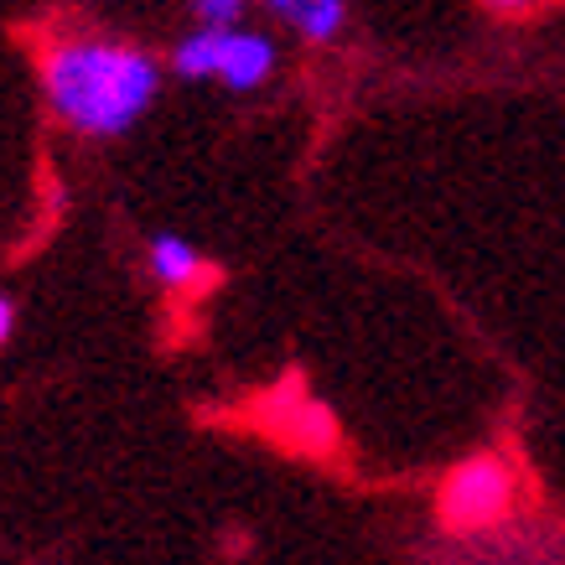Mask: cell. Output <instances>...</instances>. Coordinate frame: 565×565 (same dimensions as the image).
<instances>
[{"mask_svg": "<svg viewBox=\"0 0 565 565\" xmlns=\"http://www.w3.org/2000/svg\"><path fill=\"white\" fill-rule=\"evenodd\" d=\"M161 88V63L115 36H63L42 52L47 109L73 136L115 140L146 120Z\"/></svg>", "mask_w": 565, "mask_h": 565, "instance_id": "6da1fadb", "label": "cell"}, {"mask_svg": "<svg viewBox=\"0 0 565 565\" xmlns=\"http://www.w3.org/2000/svg\"><path fill=\"white\" fill-rule=\"evenodd\" d=\"M275 63H280V52H275L270 36L255 32V26H239V21H228V26L203 21L198 32H188L172 47L177 78H192V84L213 78V84L234 88V94L259 88L275 73Z\"/></svg>", "mask_w": 565, "mask_h": 565, "instance_id": "7a4b0ae2", "label": "cell"}, {"mask_svg": "<svg viewBox=\"0 0 565 565\" xmlns=\"http://www.w3.org/2000/svg\"><path fill=\"white\" fill-rule=\"evenodd\" d=\"M519 498L514 467L482 451V457H467L462 467H451L441 482V498H436V514H441L446 530H488L498 519H509Z\"/></svg>", "mask_w": 565, "mask_h": 565, "instance_id": "3957f363", "label": "cell"}, {"mask_svg": "<svg viewBox=\"0 0 565 565\" xmlns=\"http://www.w3.org/2000/svg\"><path fill=\"white\" fill-rule=\"evenodd\" d=\"M146 265H151V275L167 291H188V296H203L223 280L218 265H213L198 244L177 239V234H156V239L146 244Z\"/></svg>", "mask_w": 565, "mask_h": 565, "instance_id": "277c9868", "label": "cell"}, {"mask_svg": "<svg viewBox=\"0 0 565 565\" xmlns=\"http://www.w3.org/2000/svg\"><path fill=\"white\" fill-rule=\"evenodd\" d=\"M270 17H280L301 42H338L348 26V0H259Z\"/></svg>", "mask_w": 565, "mask_h": 565, "instance_id": "5b68a950", "label": "cell"}, {"mask_svg": "<svg viewBox=\"0 0 565 565\" xmlns=\"http://www.w3.org/2000/svg\"><path fill=\"white\" fill-rule=\"evenodd\" d=\"M188 6H192V17H198V21L228 26V21H239V17H244V6H249V0H188Z\"/></svg>", "mask_w": 565, "mask_h": 565, "instance_id": "8992f818", "label": "cell"}, {"mask_svg": "<svg viewBox=\"0 0 565 565\" xmlns=\"http://www.w3.org/2000/svg\"><path fill=\"white\" fill-rule=\"evenodd\" d=\"M488 11H498V17H530V11H540V6H550V0H482Z\"/></svg>", "mask_w": 565, "mask_h": 565, "instance_id": "52a82bcc", "label": "cell"}, {"mask_svg": "<svg viewBox=\"0 0 565 565\" xmlns=\"http://www.w3.org/2000/svg\"><path fill=\"white\" fill-rule=\"evenodd\" d=\"M11 327H17V307L0 296V348H6V338H11Z\"/></svg>", "mask_w": 565, "mask_h": 565, "instance_id": "ba28073f", "label": "cell"}]
</instances>
